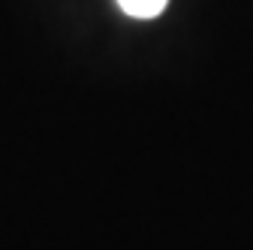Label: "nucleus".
I'll return each instance as SVG.
<instances>
[{
	"label": "nucleus",
	"instance_id": "obj_1",
	"mask_svg": "<svg viewBox=\"0 0 253 250\" xmlns=\"http://www.w3.org/2000/svg\"><path fill=\"white\" fill-rule=\"evenodd\" d=\"M118 6H121L124 15L139 18V21H148V18L163 15L166 6H169V0H118Z\"/></svg>",
	"mask_w": 253,
	"mask_h": 250
}]
</instances>
